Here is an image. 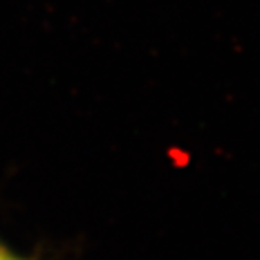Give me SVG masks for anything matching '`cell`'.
<instances>
[{
    "label": "cell",
    "mask_w": 260,
    "mask_h": 260,
    "mask_svg": "<svg viewBox=\"0 0 260 260\" xmlns=\"http://www.w3.org/2000/svg\"><path fill=\"white\" fill-rule=\"evenodd\" d=\"M0 260H27L24 258V256L16 255L15 251H11L9 248H6L4 244L0 242Z\"/></svg>",
    "instance_id": "cell-1"
}]
</instances>
